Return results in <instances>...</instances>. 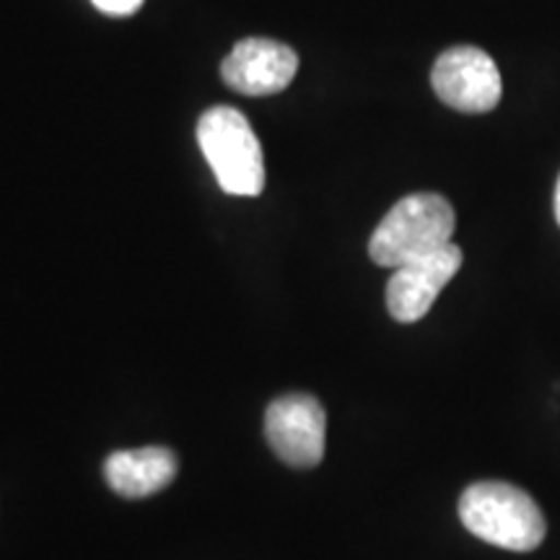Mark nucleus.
<instances>
[{
    "mask_svg": "<svg viewBox=\"0 0 560 560\" xmlns=\"http://www.w3.org/2000/svg\"><path fill=\"white\" fill-rule=\"evenodd\" d=\"M459 520L467 532L495 548L529 552L545 540V516L522 488L501 480L475 482L462 493Z\"/></svg>",
    "mask_w": 560,
    "mask_h": 560,
    "instance_id": "1",
    "label": "nucleus"
},
{
    "mask_svg": "<svg viewBox=\"0 0 560 560\" xmlns=\"http://www.w3.org/2000/svg\"><path fill=\"white\" fill-rule=\"evenodd\" d=\"M457 215L436 192H416L397 202L371 234L369 255L382 268H400L452 242Z\"/></svg>",
    "mask_w": 560,
    "mask_h": 560,
    "instance_id": "2",
    "label": "nucleus"
},
{
    "mask_svg": "<svg viewBox=\"0 0 560 560\" xmlns=\"http://www.w3.org/2000/svg\"><path fill=\"white\" fill-rule=\"evenodd\" d=\"M198 143L223 192L244 198L262 192V145L240 109L210 107L198 122Z\"/></svg>",
    "mask_w": 560,
    "mask_h": 560,
    "instance_id": "3",
    "label": "nucleus"
},
{
    "mask_svg": "<svg viewBox=\"0 0 560 560\" xmlns=\"http://www.w3.org/2000/svg\"><path fill=\"white\" fill-rule=\"evenodd\" d=\"M431 83L446 107L467 115L495 109L503 94L501 70L495 60L472 45L452 47L441 55L433 66Z\"/></svg>",
    "mask_w": 560,
    "mask_h": 560,
    "instance_id": "4",
    "label": "nucleus"
},
{
    "mask_svg": "<svg viewBox=\"0 0 560 560\" xmlns=\"http://www.w3.org/2000/svg\"><path fill=\"white\" fill-rule=\"evenodd\" d=\"M268 444L285 465L312 470L325 457L327 416L317 397L283 395L265 412Z\"/></svg>",
    "mask_w": 560,
    "mask_h": 560,
    "instance_id": "5",
    "label": "nucleus"
},
{
    "mask_svg": "<svg viewBox=\"0 0 560 560\" xmlns=\"http://www.w3.org/2000/svg\"><path fill=\"white\" fill-rule=\"evenodd\" d=\"M459 268L462 249L454 242L395 268L387 283V310L392 317L402 325L423 319Z\"/></svg>",
    "mask_w": 560,
    "mask_h": 560,
    "instance_id": "6",
    "label": "nucleus"
},
{
    "mask_svg": "<svg viewBox=\"0 0 560 560\" xmlns=\"http://www.w3.org/2000/svg\"><path fill=\"white\" fill-rule=\"evenodd\" d=\"M296 70V52L283 42L242 39L223 60L221 75L244 96H270L289 86Z\"/></svg>",
    "mask_w": 560,
    "mask_h": 560,
    "instance_id": "7",
    "label": "nucleus"
},
{
    "mask_svg": "<svg viewBox=\"0 0 560 560\" xmlns=\"http://www.w3.org/2000/svg\"><path fill=\"white\" fill-rule=\"evenodd\" d=\"M179 459L166 446H143L109 454L104 462V478L122 499H145L170 488L177 478Z\"/></svg>",
    "mask_w": 560,
    "mask_h": 560,
    "instance_id": "8",
    "label": "nucleus"
},
{
    "mask_svg": "<svg viewBox=\"0 0 560 560\" xmlns=\"http://www.w3.org/2000/svg\"><path fill=\"white\" fill-rule=\"evenodd\" d=\"M91 3L107 16H130L143 5V0H91Z\"/></svg>",
    "mask_w": 560,
    "mask_h": 560,
    "instance_id": "9",
    "label": "nucleus"
},
{
    "mask_svg": "<svg viewBox=\"0 0 560 560\" xmlns=\"http://www.w3.org/2000/svg\"><path fill=\"white\" fill-rule=\"evenodd\" d=\"M556 219L560 223V179H558V187H556Z\"/></svg>",
    "mask_w": 560,
    "mask_h": 560,
    "instance_id": "10",
    "label": "nucleus"
}]
</instances>
